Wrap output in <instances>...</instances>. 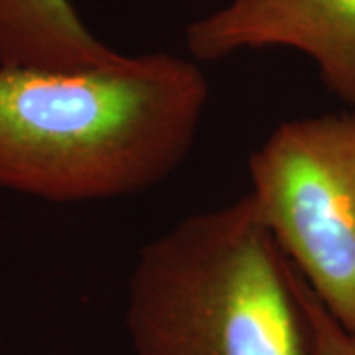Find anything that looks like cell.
Returning <instances> with one entry per match:
<instances>
[{
	"instance_id": "cell-1",
	"label": "cell",
	"mask_w": 355,
	"mask_h": 355,
	"mask_svg": "<svg viewBox=\"0 0 355 355\" xmlns=\"http://www.w3.org/2000/svg\"><path fill=\"white\" fill-rule=\"evenodd\" d=\"M207 101L200 65L166 51L85 71L0 65V188L51 203L150 190L188 158Z\"/></svg>"
},
{
	"instance_id": "cell-2",
	"label": "cell",
	"mask_w": 355,
	"mask_h": 355,
	"mask_svg": "<svg viewBox=\"0 0 355 355\" xmlns=\"http://www.w3.org/2000/svg\"><path fill=\"white\" fill-rule=\"evenodd\" d=\"M125 322L132 355H318L302 280L249 193L142 247Z\"/></svg>"
},
{
	"instance_id": "cell-3",
	"label": "cell",
	"mask_w": 355,
	"mask_h": 355,
	"mask_svg": "<svg viewBox=\"0 0 355 355\" xmlns=\"http://www.w3.org/2000/svg\"><path fill=\"white\" fill-rule=\"evenodd\" d=\"M249 178L286 261L355 336V113L280 123L251 154Z\"/></svg>"
},
{
	"instance_id": "cell-4",
	"label": "cell",
	"mask_w": 355,
	"mask_h": 355,
	"mask_svg": "<svg viewBox=\"0 0 355 355\" xmlns=\"http://www.w3.org/2000/svg\"><path fill=\"white\" fill-rule=\"evenodd\" d=\"M186 48L209 64L245 50L300 51L355 113V0H227L188 24Z\"/></svg>"
},
{
	"instance_id": "cell-5",
	"label": "cell",
	"mask_w": 355,
	"mask_h": 355,
	"mask_svg": "<svg viewBox=\"0 0 355 355\" xmlns=\"http://www.w3.org/2000/svg\"><path fill=\"white\" fill-rule=\"evenodd\" d=\"M123 53L97 38L69 0H0V65L85 71Z\"/></svg>"
},
{
	"instance_id": "cell-6",
	"label": "cell",
	"mask_w": 355,
	"mask_h": 355,
	"mask_svg": "<svg viewBox=\"0 0 355 355\" xmlns=\"http://www.w3.org/2000/svg\"><path fill=\"white\" fill-rule=\"evenodd\" d=\"M302 292H304L308 314H310L312 326L316 331L318 355H355L354 334L343 330L342 326L324 310V306L318 302L316 296L306 286L304 280H302Z\"/></svg>"
}]
</instances>
